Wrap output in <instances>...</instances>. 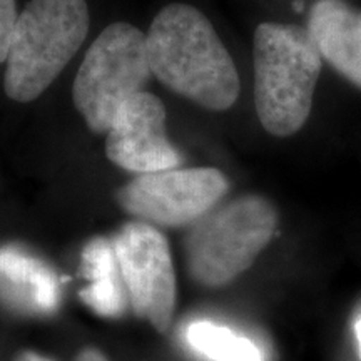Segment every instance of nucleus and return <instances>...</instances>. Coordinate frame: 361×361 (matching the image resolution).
I'll use <instances>...</instances> for the list:
<instances>
[{
    "mask_svg": "<svg viewBox=\"0 0 361 361\" xmlns=\"http://www.w3.org/2000/svg\"><path fill=\"white\" fill-rule=\"evenodd\" d=\"M146 39L152 75L174 94L209 111L236 104L241 90L236 64L201 11L186 4L162 7Z\"/></svg>",
    "mask_w": 361,
    "mask_h": 361,
    "instance_id": "nucleus-1",
    "label": "nucleus"
},
{
    "mask_svg": "<svg viewBox=\"0 0 361 361\" xmlns=\"http://www.w3.org/2000/svg\"><path fill=\"white\" fill-rule=\"evenodd\" d=\"M82 273L87 286L80 298L90 310L106 318H117L129 308L112 238L89 239L82 250Z\"/></svg>",
    "mask_w": 361,
    "mask_h": 361,
    "instance_id": "nucleus-11",
    "label": "nucleus"
},
{
    "mask_svg": "<svg viewBox=\"0 0 361 361\" xmlns=\"http://www.w3.org/2000/svg\"><path fill=\"white\" fill-rule=\"evenodd\" d=\"M151 75L146 35L126 22L107 25L89 47L74 79L75 109L92 133L107 134L117 109L142 92Z\"/></svg>",
    "mask_w": 361,
    "mask_h": 361,
    "instance_id": "nucleus-5",
    "label": "nucleus"
},
{
    "mask_svg": "<svg viewBox=\"0 0 361 361\" xmlns=\"http://www.w3.org/2000/svg\"><path fill=\"white\" fill-rule=\"evenodd\" d=\"M129 308L159 333H166L176 310V271L168 239L156 226L130 221L112 236Z\"/></svg>",
    "mask_w": 361,
    "mask_h": 361,
    "instance_id": "nucleus-7",
    "label": "nucleus"
},
{
    "mask_svg": "<svg viewBox=\"0 0 361 361\" xmlns=\"http://www.w3.org/2000/svg\"><path fill=\"white\" fill-rule=\"evenodd\" d=\"M106 154L135 174L178 168L180 154L166 134V107L159 97L142 90L117 109L107 130Z\"/></svg>",
    "mask_w": 361,
    "mask_h": 361,
    "instance_id": "nucleus-8",
    "label": "nucleus"
},
{
    "mask_svg": "<svg viewBox=\"0 0 361 361\" xmlns=\"http://www.w3.org/2000/svg\"><path fill=\"white\" fill-rule=\"evenodd\" d=\"M186 340L197 353L213 361H263V353L250 338L211 322H194Z\"/></svg>",
    "mask_w": 361,
    "mask_h": 361,
    "instance_id": "nucleus-12",
    "label": "nucleus"
},
{
    "mask_svg": "<svg viewBox=\"0 0 361 361\" xmlns=\"http://www.w3.org/2000/svg\"><path fill=\"white\" fill-rule=\"evenodd\" d=\"M295 7L298 8V11H300V8H303V4H301L300 0H298V2H295Z\"/></svg>",
    "mask_w": 361,
    "mask_h": 361,
    "instance_id": "nucleus-17",
    "label": "nucleus"
},
{
    "mask_svg": "<svg viewBox=\"0 0 361 361\" xmlns=\"http://www.w3.org/2000/svg\"><path fill=\"white\" fill-rule=\"evenodd\" d=\"M255 107L271 135L288 137L308 121L323 57L308 29L263 22L252 40Z\"/></svg>",
    "mask_w": 361,
    "mask_h": 361,
    "instance_id": "nucleus-2",
    "label": "nucleus"
},
{
    "mask_svg": "<svg viewBox=\"0 0 361 361\" xmlns=\"http://www.w3.org/2000/svg\"><path fill=\"white\" fill-rule=\"evenodd\" d=\"M13 361H56V360L49 358V356H45V355H40V353H37V351L24 350V351H19V353L16 355Z\"/></svg>",
    "mask_w": 361,
    "mask_h": 361,
    "instance_id": "nucleus-15",
    "label": "nucleus"
},
{
    "mask_svg": "<svg viewBox=\"0 0 361 361\" xmlns=\"http://www.w3.org/2000/svg\"><path fill=\"white\" fill-rule=\"evenodd\" d=\"M89 32L85 0H30L19 12L8 51L4 90L17 102L42 96Z\"/></svg>",
    "mask_w": 361,
    "mask_h": 361,
    "instance_id": "nucleus-3",
    "label": "nucleus"
},
{
    "mask_svg": "<svg viewBox=\"0 0 361 361\" xmlns=\"http://www.w3.org/2000/svg\"><path fill=\"white\" fill-rule=\"evenodd\" d=\"M276 226V207L259 194L219 202L189 226L184 245L189 276L206 288L233 283L258 259Z\"/></svg>",
    "mask_w": 361,
    "mask_h": 361,
    "instance_id": "nucleus-4",
    "label": "nucleus"
},
{
    "mask_svg": "<svg viewBox=\"0 0 361 361\" xmlns=\"http://www.w3.org/2000/svg\"><path fill=\"white\" fill-rule=\"evenodd\" d=\"M0 296L22 310L49 313L59 305V283L42 261L4 247L0 250Z\"/></svg>",
    "mask_w": 361,
    "mask_h": 361,
    "instance_id": "nucleus-10",
    "label": "nucleus"
},
{
    "mask_svg": "<svg viewBox=\"0 0 361 361\" xmlns=\"http://www.w3.org/2000/svg\"><path fill=\"white\" fill-rule=\"evenodd\" d=\"M355 331H356V340H358V345H360V355H361V319H358V322H356Z\"/></svg>",
    "mask_w": 361,
    "mask_h": 361,
    "instance_id": "nucleus-16",
    "label": "nucleus"
},
{
    "mask_svg": "<svg viewBox=\"0 0 361 361\" xmlns=\"http://www.w3.org/2000/svg\"><path fill=\"white\" fill-rule=\"evenodd\" d=\"M229 180L216 168H173L137 174L116 191L126 213L156 228L191 226L218 206Z\"/></svg>",
    "mask_w": 361,
    "mask_h": 361,
    "instance_id": "nucleus-6",
    "label": "nucleus"
},
{
    "mask_svg": "<svg viewBox=\"0 0 361 361\" xmlns=\"http://www.w3.org/2000/svg\"><path fill=\"white\" fill-rule=\"evenodd\" d=\"M308 30L323 61L361 89V8L345 0H316Z\"/></svg>",
    "mask_w": 361,
    "mask_h": 361,
    "instance_id": "nucleus-9",
    "label": "nucleus"
},
{
    "mask_svg": "<svg viewBox=\"0 0 361 361\" xmlns=\"http://www.w3.org/2000/svg\"><path fill=\"white\" fill-rule=\"evenodd\" d=\"M17 17V0H0V64L8 57Z\"/></svg>",
    "mask_w": 361,
    "mask_h": 361,
    "instance_id": "nucleus-13",
    "label": "nucleus"
},
{
    "mask_svg": "<svg viewBox=\"0 0 361 361\" xmlns=\"http://www.w3.org/2000/svg\"><path fill=\"white\" fill-rule=\"evenodd\" d=\"M74 361H109V360H107L106 355L101 353L97 348L87 346V348L79 351V355L75 356Z\"/></svg>",
    "mask_w": 361,
    "mask_h": 361,
    "instance_id": "nucleus-14",
    "label": "nucleus"
}]
</instances>
